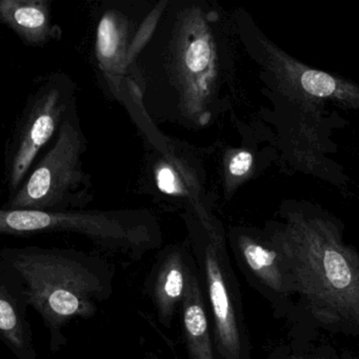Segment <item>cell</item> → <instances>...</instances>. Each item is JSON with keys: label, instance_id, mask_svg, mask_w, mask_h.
<instances>
[{"label": "cell", "instance_id": "cell-1", "mask_svg": "<svg viewBox=\"0 0 359 359\" xmlns=\"http://www.w3.org/2000/svg\"><path fill=\"white\" fill-rule=\"evenodd\" d=\"M0 262L22 280L31 308L49 331L50 351L67 344L64 331L75 319H91L110 299L114 269L102 256L64 248H4Z\"/></svg>", "mask_w": 359, "mask_h": 359}, {"label": "cell", "instance_id": "cell-2", "mask_svg": "<svg viewBox=\"0 0 359 359\" xmlns=\"http://www.w3.org/2000/svg\"><path fill=\"white\" fill-rule=\"evenodd\" d=\"M271 243L283 255L295 292L321 320L359 327V256L330 222L292 214Z\"/></svg>", "mask_w": 359, "mask_h": 359}, {"label": "cell", "instance_id": "cell-3", "mask_svg": "<svg viewBox=\"0 0 359 359\" xmlns=\"http://www.w3.org/2000/svg\"><path fill=\"white\" fill-rule=\"evenodd\" d=\"M0 233L29 236L45 233H73L95 247L131 262L142 260L163 245L161 222L149 210H77L41 212L0 211Z\"/></svg>", "mask_w": 359, "mask_h": 359}, {"label": "cell", "instance_id": "cell-4", "mask_svg": "<svg viewBox=\"0 0 359 359\" xmlns=\"http://www.w3.org/2000/svg\"><path fill=\"white\" fill-rule=\"evenodd\" d=\"M212 14L198 6L180 8L172 13L165 37L163 67L169 93L173 94L178 118L194 127H205L211 121L219 76Z\"/></svg>", "mask_w": 359, "mask_h": 359}, {"label": "cell", "instance_id": "cell-5", "mask_svg": "<svg viewBox=\"0 0 359 359\" xmlns=\"http://www.w3.org/2000/svg\"><path fill=\"white\" fill-rule=\"evenodd\" d=\"M86 150L87 140L74 104L49 150L4 209L41 212L85 210L93 199L91 176L83 169Z\"/></svg>", "mask_w": 359, "mask_h": 359}, {"label": "cell", "instance_id": "cell-6", "mask_svg": "<svg viewBox=\"0 0 359 359\" xmlns=\"http://www.w3.org/2000/svg\"><path fill=\"white\" fill-rule=\"evenodd\" d=\"M213 325L216 359H250V344L236 275L222 226L209 231L186 220Z\"/></svg>", "mask_w": 359, "mask_h": 359}, {"label": "cell", "instance_id": "cell-7", "mask_svg": "<svg viewBox=\"0 0 359 359\" xmlns=\"http://www.w3.org/2000/svg\"><path fill=\"white\" fill-rule=\"evenodd\" d=\"M74 92L68 76L56 74L31 96L6 152L5 182L11 196L24 184L43 147L57 135L65 117L76 104Z\"/></svg>", "mask_w": 359, "mask_h": 359}, {"label": "cell", "instance_id": "cell-8", "mask_svg": "<svg viewBox=\"0 0 359 359\" xmlns=\"http://www.w3.org/2000/svg\"><path fill=\"white\" fill-rule=\"evenodd\" d=\"M266 65L285 93L299 102H314L331 98L348 107L359 109V87L309 68L290 57L285 52L262 39Z\"/></svg>", "mask_w": 359, "mask_h": 359}, {"label": "cell", "instance_id": "cell-9", "mask_svg": "<svg viewBox=\"0 0 359 359\" xmlns=\"http://www.w3.org/2000/svg\"><path fill=\"white\" fill-rule=\"evenodd\" d=\"M190 241L163 248L144 280V291L152 302L158 323L170 329L180 312L188 287L193 258Z\"/></svg>", "mask_w": 359, "mask_h": 359}, {"label": "cell", "instance_id": "cell-10", "mask_svg": "<svg viewBox=\"0 0 359 359\" xmlns=\"http://www.w3.org/2000/svg\"><path fill=\"white\" fill-rule=\"evenodd\" d=\"M231 245L239 268L256 289L273 300L287 299L295 293L293 277L276 248L266 247L245 232L231 233Z\"/></svg>", "mask_w": 359, "mask_h": 359}, {"label": "cell", "instance_id": "cell-11", "mask_svg": "<svg viewBox=\"0 0 359 359\" xmlns=\"http://www.w3.org/2000/svg\"><path fill=\"white\" fill-rule=\"evenodd\" d=\"M29 306L20 277L0 262V336L18 359H37Z\"/></svg>", "mask_w": 359, "mask_h": 359}, {"label": "cell", "instance_id": "cell-12", "mask_svg": "<svg viewBox=\"0 0 359 359\" xmlns=\"http://www.w3.org/2000/svg\"><path fill=\"white\" fill-rule=\"evenodd\" d=\"M180 318L189 359H216L213 325L194 256L189 266L188 287L180 309Z\"/></svg>", "mask_w": 359, "mask_h": 359}, {"label": "cell", "instance_id": "cell-13", "mask_svg": "<svg viewBox=\"0 0 359 359\" xmlns=\"http://www.w3.org/2000/svg\"><path fill=\"white\" fill-rule=\"evenodd\" d=\"M131 22L123 12L109 9L102 14L96 31L95 54L112 89L118 90L130 69Z\"/></svg>", "mask_w": 359, "mask_h": 359}, {"label": "cell", "instance_id": "cell-14", "mask_svg": "<svg viewBox=\"0 0 359 359\" xmlns=\"http://www.w3.org/2000/svg\"><path fill=\"white\" fill-rule=\"evenodd\" d=\"M153 169L154 182L159 192L188 203L192 211V218L209 232L220 226L201 198V186L198 177L186 161L175 156L173 153H165L155 163Z\"/></svg>", "mask_w": 359, "mask_h": 359}, {"label": "cell", "instance_id": "cell-15", "mask_svg": "<svg viewBox=\"0 0 359 359\" xmlns=\"http://www.w3.org/2000/svg\"><path fill=\"white\" fill-rule=\"evenodd\" d=\"M0 18L29 46H43L60 36L47 0H3Z\"/></svg>", "mask_w": 359, "mask_h": 359}, {"label": "cell", "instance_id": "cell-16", "mask_svg": "<svg viewBox=\"0 0 359 359\" xmlns=\"http://www.w3.org/2000/svg\"><path fill=\"white\" fill-rule=\"evenodd\" d=\"M253 163V156L251 153L245 150H237L229 154L224 167L226 188H232L233 184H237L241 178L247 176Z\"/></svg>", "mask_w": 359, "mask_h": 359}, {"label": "cell", "instance_id": "cell-17", "mask_svg": "<svg viewBox=\"0 0 359 359\" xmlns=\"http://www.w3.org/2000/svg\"><path fill=\"white\" fill-rule=\"evenodd\" d=\"M144 359H163V357L158 356V355L155 354V353L153 352H148L146 353V355H144ZM175 359H180L175 358Z\"/></svg>", "mask_w": 359, "mask_h": 359}]
</instances>
